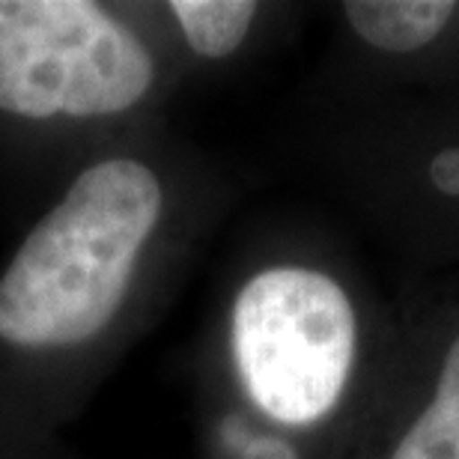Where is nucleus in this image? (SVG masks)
I'll use <instances>...</instances> for the list:
<instances>
[{"mask_svg":"<svg viewBox=\"0 0 459 459\" xmlns=\"http://www.w3.org/2000/svg\"><path fill=\"white\" fill-rule=\"evenodd\" d=\"M161 182L134 159L87 168L0 274V341L78 346L111 323L161 215Z\"/></svg>","mask_w":459,"mask_h":459,"instance_id":"obj_1","label":"nucleus"},{"mask_svg":"<svg viewBox=\"0 0 459 459\" xmlns=\"http://www.w3.org/2000/svg\"><path fill=\"white\" fill-rule=\"evenodd\" d=\"M155 78L146 45L90 0H0V111L111 117Z\"/></svg>","mask_w":459,"mask_h":459,"instance_id":"obj_2","label":"nucleus"},{"mask_svg":"<svg viewBox=\"0 0 459 459\" xmlns=\"http://www.w3.org/2000/svg\"><path fill=\"white\" fill-rule=\"evenodd\" d=\"M352 301L323 272L281 265L254 274L233 307V355L251 400L305 427L337 406L355 361Z\"/></svg>","mask_w":459,"mask_h":459,"instance_id":"obj_3","label":"nucleus"},{"mask_svg":"<svg viewBox=\"0 0 459 459\" xmlns=\"http://www.w3.org/2000/svg\"><path fill=\"white\" fill-rule=\"evenodd\" d=\"M343 13L352 30L373 48L409 54L433 42L456 6L451 0H349Z\"/></svg>","mask_w":459,"mask_h":459,"instance_id":"obj_4","label":"nucleus"},{"mask_svg":"<svg viewBox=\"0 0 459 459\" xmlns=\"http://www.w3.org/2000/svg\"><path fill=\"white\" fill-rule=\"evenodd\" d=\"M391 459H459V337L447 349L436 397L409 427Z\"/></svg>","mask_w":459,"mask_h":459,"instance_id":"obj_5","label":"nucleus"},{"mask_svg":"<svg viewBox=\"0 0 459 459\" xmlns=\"http://www.w3.org/2000/svg\"><path fill=\"white\" fill-rule=\"evenodd\" d=\"M170 13L186 33V42L200 57L218 60L245 42L256 15L251 0H173Z\"/></svg>","mask_w":459,"mask_h":459,"instance_id":"obj_6","label":"nucleus"},{"mask_svg":"<svg viewBox=\"0 0 459 459\" xmlns=\"http://www.w3.org/2000/svg\"><path fill=\"white\" fill-rule=\"evenodd\" d=\"M429 179L447 197H459V150H442L429 164Z\"/></svg>","mask_w":459,"mask_h":459,"instance_id":"obj_7","label":"nucleus"},{"mask_svg":"<svg viewBox=\"0 0 459 459\" xmlns=\"http://www.w3.org/2000/svg\"><path fill=\"white\" fill-rule=\"evenodd\" d=\"M242 459H299L283 438H251L242 447Z\"/></svg>","mask_w":459,"mask_h":459,"instance_id":"obj_8","label":"nucleus"}]
</instances>
